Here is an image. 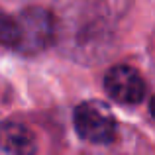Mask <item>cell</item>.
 Instances as JSON below:
<instances>
[{"instance_id":"7","label":"cell","mask_w":155,"mask_h":155,"mask_svg":"<svg viewBox=\"0 0 155 155\" xmlns=\"http://www.w3.org/2000/svg\"><path fill=\"white\" fill-rule=\"evenodd\" d=\"M149 112H151V116L155 118V96L151 98V102H149Z\"/></svg>"},{"instance_id":"5","label":"cell","mask_w":155,"mask_h":155,"mask_svg":"<svg viewBox=\"0 0 155 155\" xmlns=\"http://www.w3.org/2000/svg\"><path fill=\"white\" fill-rule=\"evenodd\" d=\"M0 149L8 155H34L38 141L28 126L8 120L0 124Z\"/></svg>"},{"instance_id":"1","label":"cell","mask_w":155,"mask_h":155,"mask_svg":"<svg viewBox=\"0 0 155 155\" xmlns=\"http://www.w3.org/2000/svg\"><path fill=\"white\" fill-rule=\"evenodd\" d=\"M126 10L128 0H57L55 39L73 59H98Z\"/></svg>"},{"instance_id":"6","label":"cell","mask_w":155,"mask_h":155,"mask_svg":"<svg viewBox=\"0 0 155 155\" xmlns=\"http://www.w3.org/2000/svg\"><path fill=\"white\" fill-rule=\"evenodd\" d=\"M0 45L12 47V49H20L22 45V30H20V22L0 10Z\"/></svg>"},{"instance_id":"4","label":"cell","mask_w":155,"mask_h":155,"mask_svg":"<svg viewBox=\"0 0 155 155\" xmlns=\"http://www.w3.org/2000/svg\"><path fill=\"white\" fill-rule=\"evenodd\" d=\"M104 88L120 104H137L145 96V83L141 75L128 65H116L108 69L104 77Z\"/></svg>"},{"instance_id":"2","label":"cell","mask_w":155,"mask_h":155,"mask_svg":"<svg viewBox=\"0 0 155 155\" xmlns=\"http://www.w3.org/2000/svg\"><path fill=\"white\" fill-rule=\"evenodd\" d=\"M73 124L84 141L110 143L116 137V118L102 100H84L73 112Z\"/></svg>"},{"instance_id":"3","label":"cell","mask_w":155,"mask_h":155,"mask_svg":"<svg viewBox=\"0 0 155 155\" xmlns=\"http://www.w3.org/2000/svg\"><path fill=\"white\" fill-rule=\"evenodd\" d=\"M20 30H22V45L20 51L35 53L45 49L55 39V28H53V16L43 8H28L18 18Z\"/></svg>"}]
</instances>
